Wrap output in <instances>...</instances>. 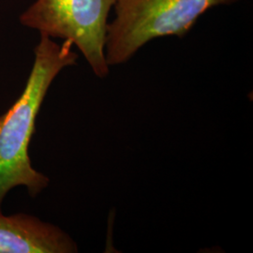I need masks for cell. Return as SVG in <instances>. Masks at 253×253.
I'll use <instances>...</instances> for the list:
<instances>
[{"label": "cell", "mask_w": 253, "mask_h": 253, "mask_svg": "<svg viewBox=\"0 0 253 253\" xmlns=\"http://www.w3.org/2000/svg\"><path fill=\"white\" fill-rule=\"evenodd\" d=\"M68 41L58 43L41 35L34 50V62L17 100L0 116V208L9 191L26 188L36 198L50 184L49 177L36 170L29 157L35 123L49 88L66 68L77 64L78 54Z\"/></svg>", "instance_id": "cell-1"}, {"label": "cell", "mask_w": 253, "mask_h": 253, "mask_svg": "<svg viewBox=\"0 0 253 253\" xmlns=\"http://www.w3.org/2000/svg\"><path fill=\"white\" fill-rule=\"evenodd\" d=\"M239 0H116L109 22L104 53L109 65L129 61L151 41L183 38L208 9Z\"/></svg>", "instance_id": "cell-2"}, {"label": "cell", "mask_w": 253, "mask_h": 253, "mask_svg": "<svg viewBox=\"0 0 253 253\" xmlns=\"http://www.w3.org/2000/svg\"><path fill=\"white\" fill-rule=\"evenodd\" d=\"M115 3L116 0H35L20 15V23L40 35L72 42L94 74L105 78L110 73L105 37Z\"/></svg>", "instance_id": "cell-3"}, {"label": "cell", "mask_w": 253, "mask_h": 253, "mask_svg": "<svg viewBox=\"0 0 253 253\" xmlns=\"http://www.w3.org/2000/svg\"><path fill=\"white\" fill-rule=\"evenodd\" d=\"M78 245L63 229L40 217L0 208V253H76Z\"/></svg>", "instance_id": "cell-4"}]
</instances>
